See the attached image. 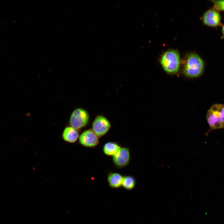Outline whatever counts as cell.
Returning a JSON list of instances; mask_svg holds the SVG:
<instances>
[{
    "instance_id": "cell-12",
    "label": "cell",
    "mask_w": 224,
    "mask_h": 224,
    "mask_svg": "<svg viewBox=\"0 0 224 224\" xmlns=\"http://www.w3.org/2000/svg\"><path fill=\"white\" fill-rule=\"evenodd\" d=\"M135 180L134 178L130 176H126L123 177L122 186L125 189H133L135 185Z\"/></svg>"
},
{
    "instance_id": "cell-7",
    "label": "cell",
    "mask_w": 224,
    "mask_h": 224,
    "mask_svg": "<svg viewBox=\"0 0 224 224\" xmlns=\"http://www.w3.org/2000/svg\"><path fill=\"white\" fill-rule=\"evenodd\" d=\"M130 158L129 150L126 147H120L113 156V160L114 163L119 168L126 166L129 162Z\"/></svg>"
},
{
    "instance_id": "cell-8",
    "label": "cell",
    "mask_w": 224,
    "mask_h": 224,
    "mask_svg": "<svg viewBox=\"0 0 224 224\" xmlns=\"http://www.w3.org/2000/svg\"><path fill=\"white\" fill-rule=\"evenodd\" d=\"M99 138L92 130L88 129L83 132L80 135L79 142L85 147H94L99 144Z\"/></svg>"
},
{
    "instance_id": "cell-3",
    "label": "cell",
    "mask_w": 224,
    "mask_h": 224,
    "mask_svg": "<svg viewBox=\"0 0 224 224\" xmlns=\"http://www.w3.org/2000/svg\"><path fill=\"white\" fill-rule=\"evenodd\" d=\"M160 63L164 70L169 74H174L179 71L180 64V55L176 50H169L162 55Z\"/></svg>"
},
{
    "instance_id": "cell-9",
    "label": "cell",
    "mask_w": 224,
    "mask_h": 224,
    "mask_svg": "<svg viewBox=\"0 0 224 224\" xmlns=\"http://www.w3.org/2000/svg\"><path fill=\"white\" fill-rule=\"evenodd\" d=\"M78 136V133L77 130L72 127H66L62 134V137L64 140L70 143L76 142Z\"/></svg>"
},
{
    "instance_id": "cell-13",
    "label": "cell",
    "mask_w": 224,
    "mask_h": 224,
    "mask_svg": "<svg viewBox=\"0 0 224 224\" xmlns=\"http://www.w3.org/2000/svg\"><path fill=\"white\" fill-rule=\"evenodd\" d=\"M213 4V8L216 10L224 11V0H211Z\"/></svg>"
},
{
    "instance_id": "cell-1",
    "label": "cell",
    "mask_w": 224,
    "mask_h": 224,
    "mask_svg": "<svg viewBox=\"0 0 224 224\" xmlns=\"http://www.w3.org/2000/svg\"><path fill=\"white\" fill-rule=\"evenodd\" d=\"M204 68V62L198 54L193 53L187 56L184 68V72L187 77H198L203 73Z\"/></svg>"
},
{
    "instance_id": "cell-2",
    "label": "cell",
    "mask_w": 224,
    "mask_h": 224,
    "mask_svg": "<svg viewBox=\"0 0 224 224\" xmlns=\"http://www.w3.org/2000/svg\"><path fill=\"white\" fill-rule=\"evenodd\" d=\"M206 119L211 129L224 128V105L217 103L212 105L207 112Z\"/></svg>"
},
{
    "instance_id": "cell-5",
    "label": "cell",
    "mask_w": 224,
    "mask_h": 224,
    "mask_svg": "<svg viewBox=\"0 0 224 224\" xmlns=\"http://www.w3.org/2000/svg\"><path fill=\"white\" fill-rule=\"evenodd\" d=\"M110 126V122L105 117L99 115L93 122L92 130L99 137H101L107 133Z\"/></svg>"
},
{
    "instance_id": "cell-6",
    "label": "cell",
    "mask_w": 224,
    "mask_h": 224,
    "mask_svg": "<svg viewBox=\"0 0 224 224\" xmlns=\"http://www.w3.org/2000/svg\"><path fill=\"white\" fill-rule=\"evenodd\" d=\"M202 19L203 24L209 27H216L221 24V16L219 11L213 8L206 11Z\"/></svg>"
},
{
    "instance_id": "cell-11",
    "label": "cell",
    "mask_w": 224,
    "mask_h": 224,
    "mask_svg": "<svg viewBox=\"0 0 224 224\" xmlns=\"http://www.w3.org/2000/svg\"><path fill=\"white\" fill-rule=\"evenodd\" d=\"M120 147L116 143L110 142L105 143L103 147V151L106 155L113 156Z\"/></svg>"
},
{
    "instance_id": "cell-14",
    "label": "cell",
    "mask_w": 224,
    "mask_h": 224,
    "mask_svg": "<svg viewBox=\"0 0 224 224\" xmlns=\"http://www.w3.org/2000/svg\"><path fill=\"white\" fill-rule=\"evenodd\" d=\"M222 35L224 36V25L223 26L222 29Z\"/></svg>"
},
{
    "instance_id": "cell-10",
    "label": "cell",
    "mask_w": 224,
    "mask_h": 224,
    "mask_svg": "<svg viewBox=\"0 0 224 224\" xmlns=\"http://www.w3.org/2000/svg\"><path fill=\"white\" fill-rule=\"evenodd\" d=\"M123 177L119 173L111 172L109 174L107 180L110 186L113 188H117L122 186Z\"/></svg>"
},
{
    "instance_id": "cell-4",
    "label": "cell",
    "mask_w": 224,
    "mask_h": 224,
    "mask_svg": "<svg viewBox=\"0 0 224 224\" xmlns=\"http://www.w3.org/2000/svg\"><path fill=\"white\" fill-rule=\"evenodd\" d=\"M89 120V116L87 112L83 109L78 108L72 113L70 123L72 127L77 129L86 125Z\"/></svg>"
}]
</instances>
